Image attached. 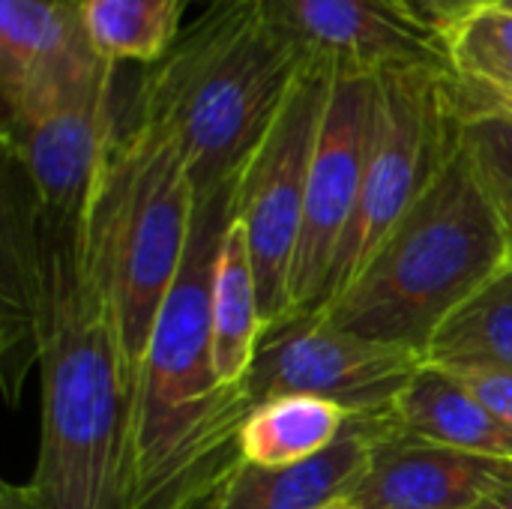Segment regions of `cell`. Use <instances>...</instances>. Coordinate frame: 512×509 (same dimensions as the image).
<instances>
[{
	"label": "cell",
	"mask_w": 512,
	"mask_h": 509,
	"mask_svg": "<svg viewBox=\"0 0 512 509\" xmlns=\"http://www.w3.org/2000/svg\"><path fill=\"white\" fill-rule=\"evenodd\" d=\"M234 192L198 198L180 273L162 303L129 393L120 509H204L240 459V432L255 402L246 384L216 375L210 276Z\"/></svg>",
	"instance_id": "1"
},
{
	"label": "cell",
	"mask_w": 512,
	"mask_h": 509,
	"mask_svg": "<svg viewBox=\"0 0 512 509\" xmlns=\"http://www.w3.org/2000/svg\"><path fill=\"white\" fill-rule=\"evenodd\" d=\"M39 204V201H36ZM75 219L39 207L27 345L39 366V509H120L129 384L111 318L81 270Z\"/></svg>",
	"instance_id": "2"
},
{
	"label": "cell",
	"mask_w": 512,
	"mask_h": 509,
	"mask_svg": "<svg viewBox=\"0 0 512 509\" xmlns=\"http://www.w3.org/2000/svg\"><path fill=\"white\" fill-rule=\"evenodd\" d=\"M306 63L261 0H213L144 66L126 108L174 135L198 198H210L234 192Z\"/></svg>",
	"instance_id": "3"
},
{
	"label": "cell",
	"mask_w": 512,
	"mask_h": 509,
	"mask_svg": "<svg viewBox=\"0 0 512 509\" xmlns=\"http://www.w3.org/2000/svg\"><path fill=\"white\" fill-rule=\"evenodd\" d=\"M195 207L198 192L174 135L126 108L78 213L75 243L111 318L129 393L180 273Z\"/></svg>",
	"instance_id": "4"
},
{
	"label": "cell",
	"mask_w": 512,
	"mask_h": 509,
	"mask_svg": "<svg viewBox=\"0 0 512 509\" xmlns=\"http://www.w3.org/2000/svg\"><path fill=\"white\" fill-rule=\"evenodd\" d=\"M510 258L459 123V138L435 180L354 282L315 315L360 339L423 354L444 318Z\"/></svg>",
	"instance_id": "5"
},
{
	"label": "cell",
	"mask_w": 512,
	"mask_h": 509,
	"mask_svg": "<svg viewBox=\"0 0 512 509\" xmlns=\"http://www.w3.org/2000/svg\"><path fill=\"white\" fill-rule=\"evenodd\" d=\"M459 123L456 81L447 69H390L378 75L363 192L333 261L321 309L354 282L396 222L435 180L459 138Z\"/></svg>",
	"instance_id": "6"
},
{
	"label": "cell",
	"mask_w": 512,
	"mask_h": 509,
	"mask_svg": "<svg viewBox=\"0 0 512 509\" xmlns=\"http://www.w3.org/2000/svg\"><path fill=\"white\" fill-rule=\"evenodd\" d=\"M333 66L309 60L264 141L240 171L231 216L249 237L264 330L288 321L291 267L297 255L309 168L321 132Z\"/></svg>",
	"instance_id": "7"
},
{
	"label": "cell",
	"mask_w": 512,
	"mask_h": 509,
	"mask_svg": "<svg viewBox=\"0 0 512 509\" xmlns=\"http://www.w3.org/2000/svg\"><path fill=\"white\" fill-rule=\"evenodd\" d=\"M117 66L96 60L3 117V153L42 210L75 219L120 126Z\"/></svg>",
	"instance_id": "8"
},
{
	"label": "cell",
	"mask_w": 512,
	"mask_h": 509,
	"mask_svg": "<svg viewBox=\"0 0 512 509\" xmlns=\"http://www.w3.org/2000/svg\"><path fill=\"white\" fill-rule=\"evenodd\" d=\"M423 366L420 351L360 339L312 312L264 330L243 384L255 405L276 396H318L351 417H390Z\"/></svg>",
	"instance_id": "9"
},
{
	"label": "cell",
	"mask_w": 512,
	"mask_h": 509,
	"mask_svg": "<svg viewBox=\"0 0 512 509\" xmlns=\"http://www.w3.org/2000/svg\"><path fill=\"white\" fill-rule=\"evenodd\" d=\"M378 105V75L333 69L309 168L303 225L291 267L288 318L321 309L333 261L360 204Z\"/></svg>",
	"instance_id": "10"
},
{
	"label": "cell",
	"mask_w": 512,
	"mask_h": 509,
	"mask_svg": "<svg viewBox=\"0 0 512 509\" xmlns=\"http://www.w3.org/2000/svg\"><path fill=\"white\" fill-rule=\"evenodd\" d=\"M261 9L306 60L369 75L450 72L444 36L423 24L405 0H261Z\"/></svg>",
	"instance_id": "11"
},
{
	"label": "cell",
	"mask_w": 512,
	"mask_h": 509,
	"mask_svg": "<svg viewBox=\"0 0 512 509\" xmlns=\"http://www.w3.org/2000/svg\"><path fill=\"white\" fill-rule=\"evenodd\" d=\"M512 465L429 444L393 429L372 456L369 474L348 495L351 509H477Z\"/></svg>",
	"instance_id": "12"
},
{
	"label": "cell",
	"mask_w": 512,
	"mask_h": 509,
	"mask_svg": "<svg viewBox=\"0 0 512 509\" xmlns=\"http://www.w3.org/2000/svg\"><path fill=\"white\" fill-rule=\"evenodd\" d=\"M393 429L390 417H354L342 438L312 459L279 468L240 462L204 509H327L348 501Z\"/></svg>",
	"instance_id": "13"
},
{
	"label": "cell",
	"mask_w": 512,
	"mask_h": 509,
	"mask_svg": "<svg viewBox=\"0 0 512 509\" xmlns=\"http://www.w3.org/2000/svg\"><path fill=\"white\" fill-rule=\"evenodd\" d=\"M96 60L78 0H0L3 117Z\"/></svg>",
	"instance_id": "14"
},
{
	"label": "cell",
	"mask_w": 512,
	"mask_h": 509,
	"mask_svg": "<svg viewBox=\"0 0 512 509\" xmlns=\"http://www.w3.org/2000/svg\"><path fill=\"white\" fill-rule=\"evenodd\" d=\"M390 420L399 432L512 465V429L450 372L423 366L396 399Z\"/></svg>",
	"instance_id": "15"
},
{
	"label": "cell",
	"mask_w": 512,
	"mask_h": 509,
	"mask_svg": "<svg viewBox=\"0 0 512 509\" xmlns=\"http://www.w3.org/2000/svg\"><path fill=\"white\" fill-rule=\"evenodd\" d=\"M210 336L213 363L222 384L237 387L255 366L264 336L255 264L240 219H228L210 276Z\"/></svg>",
	"instance_id": "16"
},
{
	"label": "cell",
	"mask_w": 512,
	"mask_h": 509,
	"mask_svg": "<svg viewBox=\"0 0 512 509\" xmlns=\"http://www.w3.org/2000/svg\"><path fill=\"white\" fill-rule=\"evenodd\" d=\"M423 360L444 372L512 375V258L444 318Z\"/></svg>",
	"instance_id": "17"
},
{
	"label": "cell",
	"mask_w": 512,
	"mask_h": 509,
	"mask_svg": "<svg viewBox=\"0 0 512 509\" xmlns=\"http://www.w3.org/2000/svg\"><path fill=\"white\" fill-rule=\"evenodd\" d=\"M354 417L318 396H276L252 408L240 432L246 465H294L333 447Z\"/></svg>",
	"instance_id": "18"
},
{
	"label": "cell",
	"mask_w": 512,
	"mask_h": 509,
	"mask_svg": "<svg viewBox=\"0 0 512 509\" xmlns=\"http://www.w3.org/2000/svg\"><path fill=\"white\" fill-rule=\"evenodd\" d=\"M192 0H78L81 27L96 57L111 66L159 63L180 39Z\"/></svg>",
	"instance_id": "19"
},
{
	"label": "cell",
	"mask_w": 512,
	"mask_h": 509,
	"mask_svg": "<svg viewBox=\"0 0 512 509\" xmlns=\"http://www.w3.org/2000/svg\"><path fill=\"white\" fill-rule=\"evenodd\" d=\"M456 84L512 114V12L489 9L444 33Z\"/></svg>",
	"instance_id": "20"
},
{
	"label": "cell",
	"mask_w": 512,
	"mask_h": 509,
	"mask_svg": "<svg viewBox=\"0 0 512 509\" xmlns=\"http://www.w3.org/2000/svg\"><path fill=\"white\" fill-rule=\"evenodd\" d=\"M456 96L462 111V141L489 192L512 255V114L468 96L459 84Z\"/></svg>",
	"instance_id": "21"
},
{
	"label": "cell",
	"mask_w": 512,
	"mask_h": 509,
	"mask_svg": "<svg viewBox=\"0 0 512 509\" xmlns=\"http://www.w3.org/2000/svg\"><path fill=\"white\" fill-rule=\"evenodd\" d=\"M405 3L423 24H429L432 30L444 36L480 12L501 9L507 0H405Z\"/></svg>",
	"instance_id": "22"
},
{
	"label": "cell",
	"mask_w": 512,
	"mask_h": 509,
	"mask_svg": "<svg viewBox=\"0 0 512 509\" xmlns=\"http://www.w3.org/2000/svg\"><path fill=\"white\" fill-rule=\"evenodd\" d=\"M462 381L498 420L512 429V375L510 372H450Z\"/></svg>",
	"instance_id": "23"
},
{
	"label": "cell",
	"mask_w": 512,
	"mask_h": 509,
	"mask_svg": "<svg viewBox=\"0 0 512 509\" xmlns=\"http://www.w3.org/2000/svg\"><path fill=\"white\" fill-rule=\"evenodd\" d=\"M0 509H39L36 489L30 483H24V486L3 483V489H0Z\"/></svg>",
	"instance_id": "24"
},
{
	"label": "cell",
	"mask_w": 512,
	"mask_h": 509,
	"mask_svg": "<svg viewBox=\"0 0 512 509\" xmlns=\"http://www.w3.org/2000/svg\"><path fill=\"white\" fill-rule=\"evenodd\" d=\"M486 509H512V474L495 486V492L483 501Z\"/></svg>",
	"instance_id": "25"
},
{
	"label": "cell",
	"mask_w": 512,
	"mask_h": 509,
	"mask_svg": "<svg viewBox=\"0 0 512 509\" xmlns=\"http://www.w3.org/2000/svg\"><path fill=\"white\" fill-rule=\"evenodd\" d=\"M327 509H351V507H348V501H339V504H333V507H327Z\"/></svg>",
	"instance_id": "26"
},
{
	"label": "cell",
	"mask_w": 512,
	"mask_h": 509,
	"mask_svg": "<svg viewBox=\"0 0 512 509\" xmlns=\"http://www.w3.org/2000/svg\"><path fill=\"white\" fill-rule=\"evenodd\" d=\"M501 9H507V12H512V0H507V3L501 6Z\"/></svg>",
	"instance_id": "27"
},
{
	"label": "cell",
	"mask_w": 512,
	"mask_h": 509,
	"mask_svg": "<svg viewBox=\"0 0 512 509\" xmlns=\"http://www.w3.org/2000/svg\"><path fill=\"white\" fill-rule=\"evenodd\" d=\"M477 509H486V507H483V504H480V507H477Z\"/></svg>",
	"instance_id": "28"
},
{
	"label": "cell",
	"mask_w": 512,
	"mask_h": 509,
	"mask_svg": "<svg viewBox=\"0 0 512 509\" xmlns=\"http://www.w3.org/2000/svg\"><path fill=\"white\" fill-rule=\"evenodd\" d=\"M210 3H213V0H210Z\"/></svg>",
	"instance_id": "29"
}]
</instances>
